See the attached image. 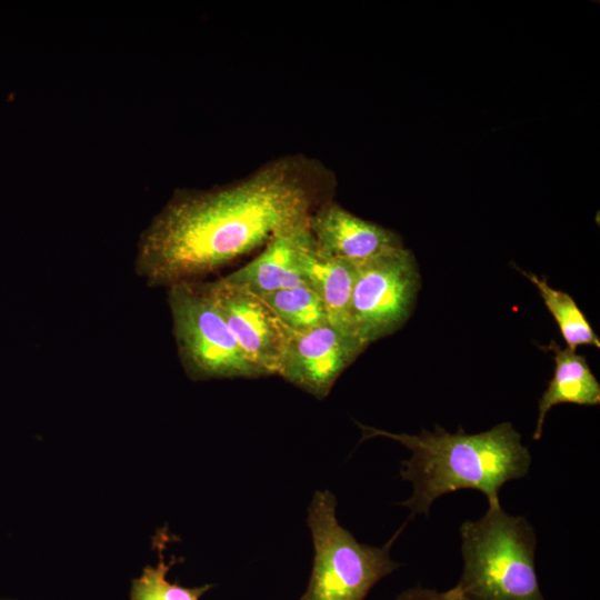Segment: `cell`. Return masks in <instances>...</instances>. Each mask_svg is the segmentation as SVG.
<instances>
[{"instance_id":"cell-4","label":"cell","mask_w":600,"mask_h":600,"mask_svg":"<svg viewBox=\"0 0 600 600\" xmlns=\"http://www.w3.org/2000/svg\"><path fill=\"white\" fill-rule=\"evenodd\" d=\"M337 499L330 490H317L308 507L314 558L306 591L300 600H364L373 586L399 563L390 557V547L360 543L340 526Z\"/></svg>"},{"instance_id":"cell-9","label":"cell","mask_w":600,"mask_h":600,"mask_svg":"<svg viewBox=\"0 0 600 600\" xmlns=\"http://www.w3.org/2000/svg\"><path fill=\"white\" fill-rule=\"evenodd\" d=\"M309 228L323 253L356 267L403 247L396 232L352 214L332 200L312 213Z\"/></svg>"},{"instance_id":"cell-5","label":"cell","mask_w":600,"mask_h":600,"mask_svg":"<svg viewBox=\"0 0 600 600\" xmlns=\"http://www.w3.org/2000/svg\"><path fill=\"white\" fill-rule=\"evenodd\" d=\"M167 299L178 354L191 380L266 376L246 356L203 282L173 284Z\"/></svg>"},{"instance_id":"cell-14","label":"cell","mask_w":600,"mask_h":600,"mask_svg":"<svg viewBox=\"0 0 600 600\" xmlns=\"http://www.w3.org/2000/svg\"><path fill=\"white\" fill-rule=\"evenodd\" d=\"M538 289L544 306L554 318L567 348L576 351L581 346L600 348V340L573 298L549 286L546 279L521 271Z\"/></svg>"},{"instance_id":"cell-11","label":"cell","mask_w":600,"mask_h":600,"mask_svg":"<svg viewBox=\"0 0 600 600\" xmlns=\"http://www.w3.org/2000/svg\"><path fill=\"white\" fill-rule=\"evenodd\" d=\"M298 268L304 284L322 301L329 322L352 334L350 300L356 266L323 253L314 243L310 232L300 247Z\"/></svg>"},{"instance_id":"cell-2","label":"cell","mask_w":600,"mask_h":600,"mask_svg":"<svg viewBox=\"0 0 600 600\" xmlns=\"http://www.w3.org/2000/svg\"><path fill=\"white\" fill-rule=\"evenodd\" d=\"M362 439L386 437L411 451L402 461L400 477L410 481L413 492L401 502L411 516L428 514L439 497L460 489H476L488 504L500 503L499 491L508 481L523 478L531 464L529 449L510 422L469 434L461 428L449 432L441 427L419 434L392 433L360 426Z\"/></svg>"},{"instance_id":"cell-17","label":"cell","mask_w":600,"mask_h":600,"mask_svg":"<svg viewBox=\"0 0 600 600\" xmlns=\"http://www.w3.org/2000/svg\"><path fill=\"white\" fill-rule=\"evenodd\" d=\"M0 600H6V599H0Z\"/></svg>"},{"instance_id":"cell-6","label":"cell","mask_w":600,"mask_h":600,"mask_svg":"<svg viewBox=\"0 0 600 600\" xmlns=\"http://www.w3.org/2000/svg\"><path fill=\"white\" fill-rule=\"evenodd\" d=\"M420 288L412 252L387 251L356 267L350 331L364 347L392 334L409 319Z\"/></svg>"},{"instance_id":"cell-15","label":"cell","mask_w":600,"mask_h":600,"mask_svg":"<svg viewBox=\"0 0 600 600\" xmlns=\"http://www.w3.org/2000/svg\"><path fill=\"white\" fill-rule=\"evenodd\" d=\"M258 297L272 310L280 322L292 331H306L329 322L322 301L306 284Z\"/></svg>"},{"instance_id":"cell-10","label":"cell","mask_w":600,"mask_h":600,"mask_svg":"<svg viewBox=\"0 0 600 600\" xmlns=\"http://www.w3.org/2000/svg\"><path fill=\"white\" fill-rule=\"evenodd\" d=\"M309 233V221L280 231L258 257L222 279L257 296L304 284L298 253Z\"/></svg>"},{"instance_id":"cell-1","label":"cell","mask_w":600,"mask_h":600,"mask_svg":"<svg viewBox=\"0 0 600 600\" xmlns=\"http://www.w3.org/2000/svg\"><path fill=\"white\" fill-rule=\"evenodd\" d=\"M334 184L318 161L287 156L222 187L178 190L141 233L136 273L149 287L199 281L308 222Z\"/></svg>"},{"instance_id":"cell-13","label":"cell","mask_w":600,"mask_h":600,"mask_svg":"<svg viewBox=\"0 0 600 600\" xmlns=\"http://www.w3.org/2000/svg\"><path fill=\"white\" fill-rule=\"evenodd\" d=\"M169 540L167 526L156 532L153 547L158 551L159 562L156 567L146 566L141 576L132 580L130 600H199L213 587L203 584L187 588L168 581L167 573L170 568L182 561L176 557H171L169 563L164 561L163 550Z\"/></svg>"},{"instance_id":"cell-3","label":"cell","mask_w":600,"mask_h":600,"mask_svg":"<svg viewBox=\"0 0 600 600\" xmlns=\"http://www.w3.org/2000/svg\"><path fill=\"white\" fill-rule=\"evenodd\" d=\"M461 600H546L538 581L533 527L522 516L490 504L461 524Z\"/></svg>"},{"instance_id":"cell-7","label":"cell","mask_w":600,"mask_h":600,"mask_svg":"<svg viewBox=\"0 0 600 600\" xmlns=\"http://www.w3.org/2000/svg\"><path fill=\"white\" fill-rule=\"evenodd\" d=\"M364 346L331 323L306 331L288 329L278 376L317 399H324Z\"/></svg>"},{"instance_id":"cell-8","label":"cell","mask_w":600,"mask_h":600,"mask_svg":"<svg viewBox=\"0 0 600 600\" xmlns=\"http://www.w3.org/2000/svg\"><path fill=\"white\" fill-rule=\"evenodd\" d=\"M203 283L246 356L266 376L278 374L288 328L254 293L222 278Z\"/></svg>"},{"instance_id":"cell-12","label":"cell","mask_w":600,"mask_h":600,"mask_svg":"<svg viewBox=\"0 0 600 600\" xmlns=\"http://www.w3.org/2000/svg\"><path fill=\"white\" fill-rule=\"evenodd\" d=\"M547 349L553 352L554 371L538 402V419L532 434L534 440L542 437L546 417L554 406L600 403V384L587 359L569 348H561L554 340Z\"/></svg>"},{"instance_id":"cell-16","label":"cell","mask_w":600,"mask_h":600,"mask_svg":"<svg viewBox=\"0 0 600 600\" xmlns=\"http://www.w3.org/2000/svg\"><path fill=\"white\" fill-rule=\"evenodd\" d=\"M394 600H461V597L456 587L447 591H437L417 586L404 590Z\"/></svg>"}]
</instances>
